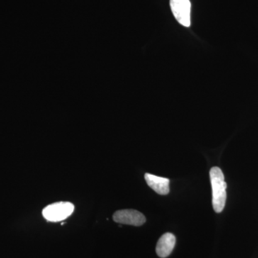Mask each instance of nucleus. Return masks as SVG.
<instances>
[{"label": "nucleus", "instance_id": "f257e3e1", "mask_svg": "<svg viewBox=\"0 0 258 258\" xmlns=\"http://www.w3.org/2000/svg\"><path fill=\"white\" fill-rule=\"evenodd\" d=\"M212 189V206L217 213L224 210L227 200V183L221 169L217 166L212 167L210 171Z\"/></svg>", "mask_w": 258, "mask_h": 258}, {"label": "nucleus", "instance_id": "423d86ee", "mask_svg": "<svg viewBox=\"0 0 258 258\" xmlns=\"http://www.w3.org/2000/svg\"><path fill=\"white\" fill-rule=\"evenodd\" d=\"M145 180L148 186L159 195H166L169 193V179L167 178L160 177L147 173L145 174Z\"/></svg>", "mask_w": 258, "mask_h": 258}, {"label": "nucleus", "instance_id": "39448f33", "mask_svg": "<svg viewBox=\"0 0 258 258\" xmlns=\"http://www.w3.org/2000/svg\"><path fill=\"white\" fill-rule=\"evenodd\" d=\"M176 244V237L173 234H164L161 236L157 244V254L159 257L165 258L168 257L172 252Z\"/></svg>", "mask_w": 258, "mask_h": 258}, {"label": "nucleus", "instance_id": "20e7f679", "mask_svg": "<svg viewBox=\"0 0 258 258\" xmlns=\"http://www.w3.org/2000/svg\"><path fill=\"white\" fill-rule=\"evenodd\" d=\"M113 220L117 223L133 226H142L146 222V217L142 212L135 210H122L115 212Z\"/></svg>", "mask_w": 258, "mask_h": 258}, {"label": "nucleus", "instance_id": "7ed1b4c3", "mask_svg": "<svg viewBox=\"0 0 258 258\" xmlns=\"http://www.w3.org/2000/svg\"><path fill=\"white\" fill-rule=\"evenodd\" d=\"M170 7L178 23L189 28L191 25V3L189 0H170Z\"/></svg>", "mask_w": 258, "mask_h": 258}, {"label": "nucleus", "instance_id": "f03ea898", "mask_svg": "<svg viewBox=\"0 0 258 258\" xmlns=\"http://www.w3.org/2000/svg\"><path fill=\"white\" fill-rule=\"evenodd\" d=\"M74 210L75 207L72 203L69 202H60L51 204L45 207L42 211V215L47 221L60 222L71 216Z\"/></svg>", "mask_w": 258, "mask_h": 258}]
</instances>
